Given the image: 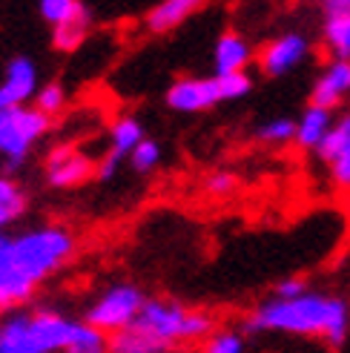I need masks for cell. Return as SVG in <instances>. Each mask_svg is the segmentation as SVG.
Instances as JSON below:
<instances>
[{
	"label": "cell",
	"instance_id": "obj_1",
	"mask_svg": "<svg viewBox=\"0 0 350 353\" xmlns=\"http://www.w3.org/2000/svg\"><path fill=\"white\" fill-rule=\"evenodd\" d=\"M78 239L63 224L0 233V310H17L75 256Z\"/></svg>",
	"mask_w": 350,
	"mask_h": 353
},
{
	"label": "cell",
	"instance_id": "obj_2",
	"mask_svg": "<svg viewBox=\"0 0 350 353\" xmlns=\"http://www.w3.org/2000/svg\"><path fill=\"white\" fill-rule=\"evenodd\" d=\"M350 330V305L339 296L305 293L299 299H267L244 316V333H287V336L322 339L339 347Z\"/></svg>",
	"mask_w": 350,
	"mask_h": 353
},
{
	"label": "cell",
	"instance_id": "obj_3",
	"mask_svg": "<svg viewBox=\"0 0 350 353\" xmlns=\"http://www.w3.org/2000/svg\"><path fill=\"white\" fill-rule=\"evenodd\" d=\"M75 319L52 310H12L0 319V353H63Z\"/></svg>",
	"mask_w": 350,
	"mask_h": 353
},
{
	"label": "cell",
	"instance_id": "obj_4",
	"mask_svg": "<svg viewBox=\"0 0 350 353\" xmlns=\"http://www.w3.org/2000/svg\"><path fill=\"white\" fill-rule=\"evenodd\" d=\"M135 327L147 330L150 336L161 339L169 347H178L187 342H207L216 333V319L213 313L187 307L175 299H147Z\"/></svg>",
	"mask_w": 350,
	"mask_h": 353
},
{
	"label": "cell",
	"instance_id": "obj_5",
	"mask_svg": "<svg viewBox=\"0 0 350 353\" xmlns=\"http://www.w3.org/2000/svg\"><path fill=\"white\" fill-rule=\"evenodd\" d=\"M144 302H147V296L141 293V288L130 285V281H118V285L107 288L86 307L83 322L92 325L101 333H107V336H112V333H121L135 325Z\"/></svg>",
	"mask_w": 350,
	"mask_h": 353
},
{
	"label": "cell",
	"instance_id": "obj_6",
	"mask_svg": "<svg viewBox=\"0 0 350 353\" xmlns=\"http://www.w3.org/2000/svg\"><path fill=\"white\" fill-rule=\"evenodd\" d=\"M52 118L38 112L34 107H14L0 115V155L9 170L21 167L32 147L49 132Z\"/></svg>",
	"mask_w": 350,
	"mask_h": 353
},
{
	"label": "cell",
	"instance_id": "obj_7",
	"mask_svg": "<svg viewBox=\"0 0 350 353\" xmlns=\"http://www.w3.org/2000/svg\"><path fill=\"white\" fill-rule=\"evenodd\" d=\"M307 55H310V41L305 34L302 32H285V34H278V38H273L261 46L256 63L267 78H278V75H287L290 69H296Z\"/></svg>",
	"mask_w": 350,
	"mask_h": 353
},
{
	"label": "cell",
	"instance_id": "obj_8",
	"mask_svg": "<svg viewBox=\"0 0 350 353\" xmlns=\"http://www.w3.org/2000/svg\"><path fill=\"white\" fill-rule=\"evenodd\" d=\"M167 107L175 112H204L213 110L221 101L218 81L213 78H178L169 83V90L164 95Z\"/></svg>",
	"mask_w": 350,
	"mask_h": 353
},
{
	"label": "cell",
	"instance_id": "obj_9",
	"mask_svg": "<svg viewBox=\"0 0 350 353\" xmlns=\"http://www.w3.org/2000/svg\"><path fill=\"white\" fill-rule=\"evenodd\" d=\"M90 175H95V164L90 155H83L78 147L61 144L46 155V181L58 190H69L83 184Z\"/></svg>",
	"mask_w": 350,
	"mask_h": 353
},
{
	"label": "cell",
	"instance_id": "obj_10",
	"mask_svg": "<svg viewBox=\"0 0 350 353\" xmlns=\"http://www.w3.org/2000/svg\"><path fill=\"white\" fill-rule=\"evenodd\" d=\"M38 66L26 55H17L9 61L3 83H0V112L26 107V101L38 95Z\"/></svg>",
	"mask_w": 350,
	"mask_h": 353
},
{
	"label": "cell",
	"instance_id": "obj_11",
	"mask_svg": "<svg viewBox=\"0 0 350 353\" xmlns=\"http://www.w3.org/2000/svg\"><path fill=\"white\" fill-rule=\"evenodd\" d=\"M347 95H350V61H330L322 69V75L313 81L310 107H322L333 112Z\"/></svg>",
	"mask_w": 350,
	"mask_h": 353
},
{
	"label": "cell",
	"instance_id": "obj_12",
	"mask_svg": "<svg viewBox=\"0 0 350 353\" xmlns=\"http://www.w3.org/2000/svg\"><path fill=\"white\" fill-rule=\"evenodd\" d=\"M253 61V46L241 38L238 32L227 29L221 38L216 41V75H236V72H247V66Z\"/></svg>",
	"mask_w": 350,
	"mask_h": 353
},
{
	"label": "cell",
	"instance_id": "obj_13",
	"mask_svg": "<svg viewBox=\"0 0 350 353\" xmlns=\"http://www.w3.org/2000/svg\"><path fill=\"white\" fill-rule=\"evenodd\" d=\"M198 6L201 3H196V0H161V3H155L144 14V26L152 34H167L172 29H178L189 14H196Z\"/></svg>",
	"mask_w": 350,
	"mask_h": 353
},
{
	"label": "cell",
	"instance_id": "obj_14",
	"mask_svg": "<svg viewBox=\"0 0 350 353\" xmlns=\"http://www.w3.org/2000/svg\"><path fill=\"white\" fill-rule=\"evenodd\" d=\"M333 112L330 110H322V107H307L299 121H296V144H299L302 150H313L316 152L319 144L325 141V135L330 132V127H333Z\"/></svg>",
	"mask_w": 350,
	"mask_h": 353
},
{
	"label": "cell",
	"instance_id": "obj_15",
	"mask_svg": "<svg viewBox=\"0 0 350 353\" xmlns=\"http://www.w3.org/2000/svg\"><path fill=\"white\" fill-rule=\"evenodd\" d=\"M175 347L164 345L161 339L150 336L141 327H127L121 333H112L110 336V353H172Z\"/></svg>",
	"mask_w": 350,
	"mask_h": 353
},
{
	"label": "cell",
	"instance_id": "obj_16",
	"mask_svg": "<svg viewBox=\"0 0 350 353\" xmlns=\"http://www.w3.org/2000/svg\"><path fill=\"white\" fill-rule=\"evenodd\" d=\"M147 135H144V127H141V121H138L135 115H121L115 123H112V130H110V155L115 158H130L132 150L141 144Z\"/></svg>",
	"mask_w": 350,
	"mask_h": 353
},
{
	"label": "cell",
	"instance_id": "obj_17",
	"mask_svg": "<svg viewBox=\"0 0 350 353\" xmlns=\"http://www.w3.org/2000/svg\"><path fill=\"white\" fill-rule=\"evenodd\" d=\"M26 192L9 175H0V233H6V227H12L17 219L26 213Z\"/></svg>",
	"mask_w": 350,
	"mask_h": 353
},
{
	"label": "cell",
	"instance_id": "obj_18",
	"mask_svg": "<svg viewBox=\"0 0 350 353\" xmlns=\"http://www.w3.org/2000/svg\"><path fill=\"white\" fill-rule=\"evenodd\" d=\"M322 41L330 49L333 61H350V14L325 17V23H322Z\"/></svg>",
	"mask_w": 350,
	"mask_h": 353
},
{
	"label": "cell",
	"instance_id": "obj_19",
	"mask_svg": "<svg viewBox=\"0 0 350 353\" xmlns=\"http://www.w3.org/2000/svg\"><path fill=\"white\" fill-rule=\"evenodd\" d=\"M347 150H350V112H344L333 121V127H330V132L325 135V141L316 150V158L322 164H330Z\"/></svg>",
	"mask_w": 350,
	"mask_h": 353
},
{
	"label": "cell",
	"instance_id": "obj_20",
	"mask_svg": "<svg viewBox=\"0 0 350 353\" xmlns=\"http://www.w3.org/2000/svg\"><path fill=\"white\" fill-rule=\"evenodd\" d=\"M90 26H92V12L86 9L81 17H75V21H69L63 26H58V29H52V46L61 49V52H75L86 41Z\"/></svg>",
	"mask_w": 350,
	"mask_h": 353
},
{
	"label": "cell",
	"instance_id": "obj_21",
	"mask_svg": "<svg viewBox=\"0 0 350 353\" xmlns=\"http://www.w3.org/2000/svg\"><path fill=\"white\" fill-rule=\"evenodd\" d=\"M63 353H110V336L86 322H75Z\"/></svg>",
	"mask_w": 350,
	"mask_h": 353
},
{
	"label": "cell",
	"instance_id": "obj_22",
	"mask_svg": "<svg viewBox=\"0 0 350 353\" xmlns=\"http://www.w3.org/2000/svg\"><path fill=\"white\" fill-rule=\"evenodd\" d=\"M38 12L52 29H58L69 21H75V17H81L86 12V3H81V0H41Z\"/></svg>",
	"mask_w": 350,
	"mask_h": 353
},
{
	"label": "cell",
	"instance_id": "obj_23",
	"mask_svg": "<svg viewBox=\"0 0 350 353\" xmlns=\"http://www.w3.org/2000/svg\"><path fill=\"white\" fill-rule=\"evenodd\" d=\"M256 138L265 141V144H290L296 141V121L293 118H270L265 123H258Z\"/></svg>",
	"mask_w": 350,
	"mask_h": 353
},
{
	"label": "cell",
	"instance_id": "obj_24",
	"mask_svg": "<svg viewBox=\"0 0 350 353\" xmlns=\"http://www.w3.org/2000/svg\"><path fill=\"white\" fill-rule=\"evenodd\" d=\"M38 112H43L46 118H52V115H58L63 107H66V90L58 83V81H49V83H43L41 90H38V95H34V103H32Z\"/></svg>",
	"mask_w": 350,
	"mask_h": 353
},
{
	"label": "cell",
	"instance_id": "obj_25",
	"mask_svg": "<svg viewBox=\"0 0 350 353\" xmlns=\"http://www.w3.org/2000/svg\"><path fill=\"white\" fill-rule=\"evenodd\" d=\"M158 161H161V144H158V141H152V138H144L141 144L132 150V155H130L132 170L141 172V175L152 172L155 167H158Z\"/></svg>",
	"mask_w": 350,
	"mask_h": 353
},
{
	"label": "cell",
	"instance_id": "obj_26",
	"mask_svg": "<svg viewBox=\"0 0 350 353\" xmlns=\"http://www.w3.org/2000/svg\"><path fill=\"white\" fill-rule=\"evenodd\" d=\"M201 353H244V333L241 330H218L204 342Z\"/></svg>",
	"mask_w": 350,
	"mask_h": 353
},
{
	"label": "cell",
	"instance_id": "obj_27",
	"mask_svg": "<svg viewBox=\"0 0 350 353\" xmlns=\"http://www.w3.org/2000/svg\"><path fill=\"white\" fill-rule=\"evenodd\" d=\"M218 81V92L221 101H238L253 90V78L250 72H236V75H216Z\"/></svg>",
	"mask_w": 350,
	"mask_h": 353
},
{
	"label": "cell",
	"instance_id": "obj_28",
	"mask_svg": "<svg viewBox=\"0 0 350 353\" xmlns=\"http://www.w3.org/2000/svg\"><path fill=\"white\" fill-rule=\"evenodd\" d=\"M236 187H238V175L230 172V170H216V172H209L207 181H204V190L209 192V196H218V199L233 196Z\"/></svg>",
	"mask_w": 350,
	"mask_h": 353
},
{
	"label": "cell",
	"instance_id": "obj_29",
	"mask_svg": "<svg viewBox=\"0 0 350 353\" xmlns=\"http://www.w3.org/2000/svg\"><path fill=\"white\" fill-rule=\"evenodd\" d=\"M305 293H310V290H307V281H305L302 276H287V279H282V281H278V285L273 288V299H282V302L299 299V296H305Z\"/></svg>",
	"mask_w": 350,
	"mask_h": 353
},
{
	"label": "cell",
	"instance_id": "obj_30",
	"mask_svg": "<svg viewBox=\"0 0 350 353\" xmlns=\"http://www.w3.org/2000/svg\"><path fill=\"white\" fill-rule=\"evenodd\" d=\"M330 179H333V184L339 190H350V150L342 152L336 161H330Z\"/></svg>",
	"mask_w": 350,
	"mask_h": 353
},
{
	"label": "cell",
	"instance_id": "obj_31",
	"mask_svg": "<svg viewBox=\"0 0 350 353\" xmlns=\"http://www.w3.org/2000/svg\"><path fill=\"white\" fill-rule=\"evenodd\" d=\"M322 14H325V17L350 14V0H325V3H322Z\"/></svg>",
	"mask_w": 350,
	"mask_h": 353
},
{
	"label": "cell",
	"instance_id": "obj_32",
	"mask_svg": "<svg viewBox=\"0 0 350 353\" xmlns=\"http://www.w3.org/2000/svg\"><path fill=\"white\" fill-rule=\"evenodd\" d=\"M0 115H3V112H0Z\"/></svg>",
	"mask_w": 350,
	"mask_h": 353
}]
</instances>
